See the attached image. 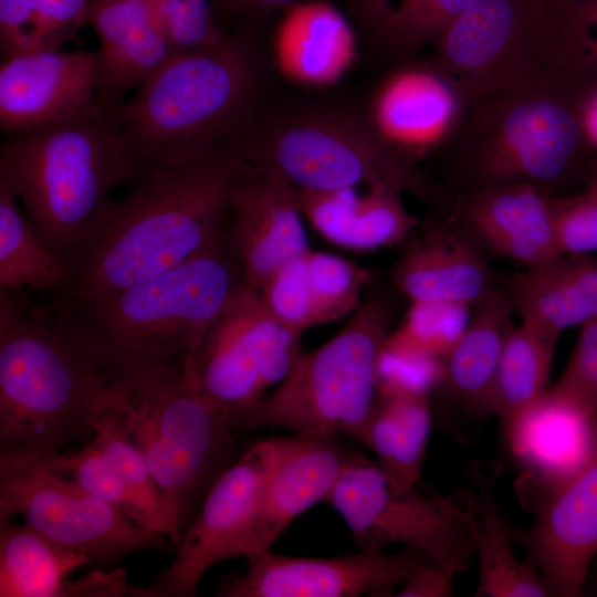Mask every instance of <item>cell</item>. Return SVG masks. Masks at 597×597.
<instances>
[{"mask_svg":"<svg viewBox=\"0 0 597 597\" xmlns=\"http://www.w3.org/2000/svg\"><path fill=\"white\" fill-rule=\"evenodd\" d=\"M248 163L233 149L143 171L119 200L107 199L82 231L52 294L57 310L95 301L182 263L228 226Z\"/></svg>","mask_w":597,"mask_h":597,"instance_id":"1","label":"cell"},{"mask_svg":"<svg viewBox=\"0 0 597 597\" xmlns=\"http://www.w3.org/2000/svg\"><path fill=\"white\" fill-rule=\"evenodd\" d=\"M261 93L259 51L242 30L172 54L111 112L142 174L234 149L260 114Z\"/></svg>","mask_w":597,"mask_h":597,"instance_id":"2","label":"cell"},{"mask_svg":"<svg viewBox=\"0 0 597 597\" xmlns=\"http://www.w3.org/2000/svg\"><path fill=\"white\" fill-rule=\"evenodd\" d=\"M103 386L97 356L63 313L0 287V457L90 442Z\"/></svg>","mask_w":597,"mask_h":597,"instance_id":"3","label":"cell"},{"mask_svg":"<svg viewBox=\"0 0 597 597\" xmlns=\"http://www.w3.org/2000/svg\"><path fill=\"white\" fill-rule=\"evenodd\" d=\"M186 365H105L97 400V411H114L145 455L182 536L212 485L239 458L228 413L195 387Z\"/></svg>","mask_w":597,"mask_h":597,"instance_id":"4","label":"cell"},{"mask_svg":"<svg viewBox=\"0 0 597 597\" xmlns=\"http://www.w3.org/2000/svg\"><path fill=\"white\" fill-rule=\"evenodd\" d=\"M245 284L227 226L196 254L150 280L56 310L69 318L101 367L130 362L187 363Z\"/></svg>","mask_w":597,"mask_h":597,"instance_id":"5","label":"cell"},{"mask_svg":"<svg viewBox=\"0 0 597 597\" xmlns=\"http://www.w3.org/2000/svg\"><path fill=\"white\" fill-rule=\"evenodd\" d=\"M591 85L507 92L473 104L451 142L459 195L507 184H530L552 197L584 189L597 174L579 116Z\"/></svg>","mask_w":597,"mask_h":597,"instance_id":"6","label":"cell"},{"mask_svg":"<svg viewBox=\"0 0 597 597\" xmlns=\"http://www.w3.org/2000/svg\"><path fill=\"white\" fill-rule=\"evenodd\" d=\"M139 168L109 109L6 136L0 177L66 265L92 217Z\"/></svg>","mask_w":597,"mask_h":597,"instance_id":"7","label":"cell"},{"mask_svg":"<svg viewBox=\"0 0 597 597\" xmlns=\"http://www.w3.org/2000/svg\"><path fill=\"white\" fill-rule=\"evenodd\" d=\"M432 63L468 109L501 93L597 83L582 67L570 24L544 0H472L434 45Z\"/></svg>","mask_w":597,"mask_h":597,"instance_id":"8","label":"cell"},{"mask_svg":"<svg viewBox=\"0 0 597 597\" xmlns=\"http://www.w3.org/2000/svg\"><path fill=\"white\" fill-rule=\"evenodd\" d=\"M395 307L381 293L367 296L334 337L301 354L274 390L228 415L234 432L282 428L303 436L342 434L366 446Z\"/></svg>","mask_w":597,"mask_h":597,"instance_id":"9","label":"cell"},{"mask_svg":"<svg viewBox=\"0 0 597 597\" xmlns=\"http://www.w3.org/2000/svg\"><path fill=\"white\" fill-rule=\"evenodd\" d=\"M250 165L271 170L296 189L325 191L387 184L441 212L453 199L375 130L368 118L312 108L262 117L238 143Z\"/></svg>","mask_w":597,"mask_h":597,"instance_id":"10","label":"cell"},{"mask_svg":"<svg viewBox=\"0 0 597 597\" xmlns=\"http://www.w3.org/2000/svg\"><path fill=\"white\" fill-rule=\"evenodd\" d=\"M327 502L344 519L362 549L402 544L449 575L461 573L475 555L471 498L425 496L391 490L376 463L354 453Z\"/></svg>","mask_w":597,"mask_h":597,"instance_id":"11","label":"cell"},{"mask_svg":"<svg viewBox=\"0 0 597 597\" xmlns=\"http://www.w3.org/2000/svg\"><path fill=\"white\" fill-rule=\"evenodd\" d=\"M15 514L45 537L85 553L95 563H114L161 547L168 538L93 496L40 458L0 457V521H11Z\"/></svg>","mask_w":597,"mask_h":597,"instance_id":"12","label":"cell"},{"mask_svg":"<svg viewBox=\"0 0 597 597\" xmlns=\"http://www.w3.org/2000/svg\"><path fill=\"white\" fill-rule=\"evenodd\" d=\"M302 333L276 320L245 284L187 362L195 387L228 415L256 402L301 356Z\"/></svg>","mask_w":597,"mask_h":597,"instance_id":"13","label":"cell"},{"mask_svg":"<svg viewBox=\"0 0 597 597\" xmlns=\"http://www.w3.org/2000/svg\"><path fill=\"white\" fill-rule=\"evenodd\" d=\"M272 439L252 444L216 481L147 597H193L216 564L245 557L247 542L272 462Z\"/></svg>","mask_w":597,"mask_h":597,"instance_id":"14","label":"cell"},{"mask_svg":"<svg viewBox=\"0 0 597 597\" xmlns=\"http://www.w3.org/2000/svg\"><path fill=\"white\" fill-rule=\"evenodd\" d=\"M427 557L409 549L389 555L362 549L335 557H295L271 549L247 557L244 573L227 574L217 588L222 597H386L395 596Z\"/></svg>","mask_w":597,"mask_h":597,"instance_id":"15","label":"cell"},{"mask_svg":"<svg viewBox=\"0 0 597 597\" xmlns=\"http://www.w3.org/2000/svg\"><path fill=\"white\" fill-rule=\"evenodd\" d=\"M512 537L553 596L583 595L597 555V454L545 495L530 528H512Z\"/></svg>","mask_w":597,"mask_h":597,"instance_id":"16","label":"cell"},{"mask_svg":"<svg viewBox=\"0 0 597 597\" xmlns=\"http://www.w3.org/2000/svg\"><path fill=\"white\" fill-rule=\"evenodd\" d=\"M94 51L46 50L3 59L0 130L6 136L100 109Z\"/></svg>","mask_w":597,"mask_h":597,"instance_id":"17","label":"cell"},{"mask_svg":"<svg viewBox=\"0 0 597 597\" xmlns=\"http://www.w3.org/2000/svg\"><path fill=\"white\" fill-rule=\"evenodd\" d=\"M468 106L432 62L405 64L378 85L368 121L379 136L413 161L453 140Z\"/></svg>","mask_w":597,"mask_h":597,"instance_id":"18","label":"cell"},{"mask_svg":"<svg viewBox=\"0 0 597 597\" xmlns=\"http://www.w3.org/2000/svg\"><path fill=\"white\" fill-rule=\"evenodd\" d=\"M303 219L295 188L280 175L248 164L228 222L248 285L260 291L279 268L310 250Z\"/></svg>","mask_w":597,"mask_h":597,"instance_id":"19","label":"cell"},{"mask_svg":"<svg viewBox=\"0 0 597 597\" xmlns=\"http://www.w3.org/2000/svg\"><path fill=\"white\" fill-rule=\"evenodd\" d=\"M503 427L509 450L540 501L597 454V410L551 387Z\"/></svg>","mask_w":597,"mask_h":597,"instance_id":"20","label":"cell"},{"mask_svg":"<svg viewBox=\"0 0 597 597\" xmlns=\"http://www.w3.org/2000/svg\"><path fill=\"white\" fill-rule=\"evenodd\" d=\"M390 275L410 301L474 305L494 284L484 247L452 213L419 222Z\"/></svg>","mask_w":597,"mask_h":597,"instance_id":"21","label":"cell"},{"mask_svg":"<svg viewBox=\"0 0 597 597\" xmlns=\"http://www.w3.org/2000/svg\"><path fill=\"white\" fill-rule=\"evenodd\" d=\"M272 440L273 458L249 533L245 558L270 549L298 515L327 501L354 454L333 437L295 434Z\"/></svg>","mask_w":597,"mask_h":597,"instance_id":"22","label":"cell"},{"mask_svg":"<svg viewBox=\"0 0 597 597\" xmlns=\"http://www.w3.org/2000/svg\"><path fill=\"white\" fill-rule=\"evenodd\" d=\"M452 213L481 244L524 269L548 263L558 252L552 196L530 184H507L453 199Z\"/></svg>","mask_w":597,"mask_h":597,"instance_id":"23","label":"cell"},{"mask_svg":"<svg viewBox=\"0 0 597 597\" xmlns=\"http://www.w3.org/2000/svg\"><path fill=\"white\" fill-rule=\"evenodd\" d=\"M88 22L101 43L96 50L100 109L124 102L175 54L153 0H92Z\"/></svg>","mask_w":597,"mask_h":597,"instance_id":"24","label":"cell"},{"mask_svg":"<svg viewBox=\"0 0 597 597\" xmlns=\"http://www.w3.org/2000/svg\"><path fill=\"white\" fill-rule=\"evenodd\" d=\"M295 188V187H294ZM304 219L323 238L342 248L371 251L406 243L419 226L397 188L387 184L314 191L296 189Z\"/></svg>","mask_w":597,"mask_h":597,"instance_id":"25","label":"cell"},{"mask_svg":"<svg viewBox=\"0 0 597 597\" xmlns=\"http://www.w3.org/2000/svg\"><path fill=\"white\" fill-rule=\"evenodd\" d=\"M499 285L523 323L558 339L597 317V256L562 255L501 276Z\"/></svg>","mask_w":597,"mask_h":597,"instance_id":"26","label":"cell"},{"mask_svg":"<svg viewBox=\"0 0 597 597\" xmlns=\"http://www.w3.org/2000/svg\"><path fill=\"white\" fill-rule=\"evenodd\" d=\"M273 48L281 72L312 86L336 83L356 59V41L348 20L325 0H304L285 9Z\"/></svg>","mask_w":597,"mask_h":597,"instance_id":"27","label":"cell"},{"mask_svg":"<svg viewBox=\"0 0 597 597\" xmlns=\"http://www.w3.org/2000/svg\"><path fill=\"white\" fill-rule=\"evenodd\" d=\"M470 322L443 359L441 387L468 410L492 415L496 371L514 307L504 290L493 284L472 306Z\"/></svg>","mask_w":597,"mask_h":597,"instance_id":"28","label":"cell"},{"mask_svg":"<svg viewBox=\"0 0 597 597\" xmlns=\"http://www.w3.org/2000/svg\"><path fill=\"white\" fill-rule=\"evenodd\" d=\"M478 489L471 496L475 555L479 559L478 596L546 597L552 591L526 561L513 548L512 527L504 520L493 494L496 470H478Z\"/></svg>","mask_w":597,"mask_h":597,"instance_id":"29","label":"cell"},{"mask_svg":"<svg viewBox=\"0 0 597 597\" xmlns=\"http://www.w3.org/2000/svg\"><path fill=\"white\" fill-rule=\"evenodd\" d=\"M430 397H378L368 425L366 447L391 490L411 493L421 475L432 416Z\"/></svg>","mask_w":597,"mask_h":597,"instance_id":"30","label":"cell"},{"mask_svg":"<svg viewBox=\"0 0 597 597\" xmlns=\"http://www.w3.org/2000/svg\"><path fill=\"white\" fill-rule=\"evenodd\" d=\"M91 563L28 524L0 521V596L62 597L67 577Z\"/></svg>","mask_w":597,"mask_h":597,"instance_id":"31","label":"cell"},{"mask_svg":"<svg viewBox=\"0 0 597 597\" xmlns=\"http://www.w3.org/2000/svg\"><path fill=\"white\" fill-rule=\"evenodd\" d=\"M67 277L66 265L44 243L0 177V287L53 294Z\"/></svg>","mask_w":597,"mask_h":597,"instance_id":"32","label":"cell"},{"mask_svg":"<svg viewBox=\"0 0 597 597\" xmlns=\"http://www.w3.org/2000/svg\"><path fill=\"white\" fill-rule=\"evenodd\" d=\"M557 341L523 322L510 328L496 371L492 402V415L499 416L502 422L547 391Z\"/></svg>","mask_w":597,"mask_h":597,"instance_id":"33","label":"cell"},{"mask_svg":"<svg viewBox=\"0 0 597 597\" xmlns=\"http://www.w3.org/2000/svg\"><path fill=\"white\" fill-rule=\"evenodd\" d=\"M91 441L135 496L142 509L145 526L163 533L178 545L182 535L177 517L145 455L114 411L107 408L98 409Z\"/></svg>","mask_w":597,"mask_h":597,"instance_id":"34","label":"cell"},{"mask_svg":"<svg viewBox=\"0 0 597 597\" xmlns=\"http://www.w3.org/2000/svg\"><path fill=\"white\" fill-rule=\"evenodd\" d=\"M91 0H0L3 59L62 49L88 22Z\"/></svg>","mask_w":597,"mask_h":597,"instance_id":"35","label":"cell"},{"mask_svg":"<svg viewBox=\"0 0 597 597\" xmlns=\"http://www.w3.org/2000/svg\"><path fill=\"white\" fill-rule=\"evenodd\" d=\"M472 0H402L371 32L379 48L398 56L436 45Z\"/></svg>","mask_w":597,"mask_h":597,"instance_id":"36","label":"cell"},{"mask_svg":"<svg viewBox=\"0 0 597 597\" xmlns=\"http://www.w3.org/2000/svg\"><path fill=\"white\" fill-rule=\"evenodd\" d=\"M314 326L336 322L362 304L374 273L345 258L308 250L305 254Z\"/></svg>","mask_w":597,"mask_h":597,"instance_id":"37","label":"cell"},{"mask_svg":"<svg viewBox=\"0 0 597 597\" xmlns=\"http://www.w3.org/2000/svg\"><path fill=\"white\" fill-rule=\"evenodd\" d=\"M472 305L443 301H411L401 326L388 338L408 348L443 358L464 333Z\"/></svg>","mask_w":597,"mask_h":597,"instance_id":"38","label":"cell"},{"mask_svg":"<svg viewBox=\"0 0 597 597\" xmlns=\"http://www.w3.org/2000/svg\"><path fill=\"white\" fill-rule=\"evenodd\" d=\"M40 459L52 470L73 480L93 496L116 507L145 526L143 512L135 496L92 441L75 450H63Z\"/></svg>","mask_w":597,"mask_h":597,"instance_id":"39","label":"cell"},{"mask_svg":"<svg viewBox=\"0 0 597 597\" xmlns=\"http://www.w3.org/2000/svg\"><path fill=\"white\" fill-rule=\"evenodd\" d=\"M442 376V358L399 345L387 337L378 362V397H430L434 389L441 387Z\"/></svg>","mask_w":597,"mask_h":597,"instance_id":"40","label":"cell"},{"mask_svg":"<svg viewBox=\"0 0 597 597\" xmlns=\"http://www.w3.org/2000/svg\"><path fill=\"white\" fill-rule=\"evenodd\" d=\"M306 252L279 268L260 290L271 314L285 326L302 334L314 326Z\"/></svg>","mask_w":597,"mask_h":597,"instance_id":"41","label":"cell"},{"mask_svg":"<svg viewBox=\"0 0 597 597\" xmlns=\"http://www.w3.org/2000/svg\"><path fill=\"white\" fill-rule=\"evenodd\" d=\"M155 11L174 53L213 45L227 34L214 14L212 0H177Z\"/></svg>","mask_w":597,"mask_h":597,"instance_id":"42","label":"cell"},{"mask_svg":"<svg viewBox=\"0 0 597 597\" xmlns=\"http://www.w3.org/2000/svg\"><path fill=\"white\" fill-rule=\"evenodd\" d=\"M552 220L562 255L597 251V196L591 190L552 197Z\"/></svg>","mask_w":597,"mask_h":597,"instance_id":"43","label":"cell"},{"mask_svg":"<svg viewBox=\"0 0 597 597\" xmlns=\"http://www.w3.org/2000/svg\"><path fill=\"white\" fill-rule=\"evenodd\" d=\"M551 388L597 410V317L580 326L567 365Z\"/></svg>","mask_w":597,"mask_h":597,"instance_id":"44","label":"cell"},{"mask_svg":"<svg viewBox=\"0 0 597 597\" xmlns=\"http://www.w3.org/2000/svg\"><path fill=\"white\" fill-rule=\"evenodd\" d=\"M62 597H147L146 588L130 583L122 568L94 570L75 580H67Z\"/></svg>","mask_w":597,"mask_h":597,"instance_id":"45","label":"cell"},{"mask_svg":"<svg viewBox=\"0 0 597 597\" xmlns=\"http://www.w3.org/2000/svg\"><path fill=\"white\" fill-rule=\"evenodd\" d=\"M562 6L574 18L583 66L597 82V0H576Z\"/></svg>","mask_w":597,"mask_h":597,"instance_id":"46","label":"cell"},{"mask_svg":"<svg viewBox=\"0 0 597 597\" xmlns=\"http://www.w3.org/2000/svg\"><path fill=\"white\" fill-rule=\"evenodd\" d=\"M453 577L439 565L426 558L402 582L395 596L398 597H449L453 596Z\"/></svg>","mask_w":597,"mask_h":597,"instance_id":"47","label":"cell"},{"mask_svg":"<svg viewBox=\"0 0 597 597\" xmlns=\"http://www.w3.org/2000/svg\"><path fill=\"white\" fill-rule=\"evenodd\" d=\"M304 0H212L214 14L221 19L243 21L262 18Z\"/></svg>","mask_w":597,"mask_h":597,"instance_id":"48","label":"cell"},{"mask_svg":"<svg viewBox=\"0 0 597 597\" xmlns=\"http://www.w3.org/2000/svg\"><path fill=\"white\" fill-rule=\"evenodd\" d=\"M402 0H345L353 15L369 33L385 19Z\"/></svg>","mask_w":597,"mask_h":597,"instance_id":"49","label":"cell"},{"mask_svg":"<svg viewBox=\"0 0 597 597\" xmlns=\"http://www.w3.org/2000/svg\"><path fill=\"white\" fill-rule=\"evenodd\" d=\"M579 116L585 139L597 153V83L585 92L580 102Z\"/></svg>","mask_w":597,"mask_h":597,"instance_id":"50","label":"cell"},{"mask_svg":"<svg viewBox=\"0 0 597 597\" xmlns=\"http://www.w3.org/2000/svg\"><path fill=\"white\" fill-rule=\"evenodd\" d=\"M585 188H588L597 196V174L591 178Z\"/></svg>","mask_w":597,"mask_h":597,"instance_id":"51","label":"cell"},{"mask_svg":"<svg viewBox=\"0 0 597 597\" xmlns=\"http://www.w3.org/2000/svg\"><path fill=\"white\" fill-rule=\"evenodd\" d=\"M544 1H546V0H544Z\"/></svg>","mask_w":597,"mask_h":597,"instance_id":"52","label":"cell"},{"mask_svg":"<svg viewBox=\"0 0 597 597\" xmlns=\"http://www.w3.org/2000/svg\"><path fill=\"white\" fill-rule=\"evenodd\" d=\"M92 1V0H91Z\"/></svg>","mask_w":597,"mask_h":597,"instance_id":"53","label":"cell"}]
</instances>
